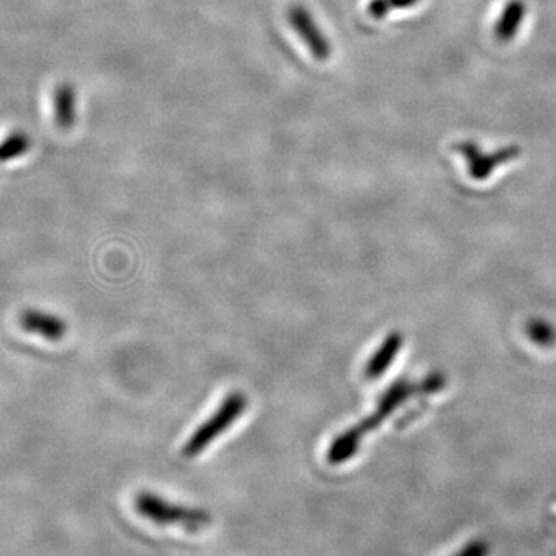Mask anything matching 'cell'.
I'll return each mask as SVG.
<instances>
[{"instance_id":"1","label":"cell","mask_w":556,"mask_h":556,"mask_svg":"<svg viewBox=\"0 0 556 556\" xmlns=\"http://www.w3.org/2000/svg\"><path fill=\"white\" fill-rule=\"evenodd\" d=\"M135 509L139 515L156 526H177L197 533L212 524V515L204 509L181 506L152 492H139L135 496Z\"/></svg>"},{"instance_id":"2","label":"cell","mask_w":556,"mask_h":556,"mask_svg":"<svg viewBox=\"0 0 556 556\" xmlns=\"http://www.w3.org/2000/svg\"><path fill=\"white\" fill-rule=\"evenodd\" d=\"M246 407H248V399L245 394L240 391L228 394V397L215 411L214 416L209 417L204 424H201L190 436L189 441L184 444L183 456L195 458L203 453L218 436H221L224 431L237 422L238 417L245 413Z\"/></svg>"},{"instance_id":"3","label":"cell","mask_w":556,"mask_h":556,"mask_svg":"<svg viewBox=\"0 0 556 556\" xmlns=\"http://www.w3.org/2000/svg\"><path fill=\"white\" fill-rule=\"evenodd\" d=\"M402 396H404V387L397 385V387L391 388V390L385 394L382 402H380L379 408H377L374 416H371L370 419L362 422V424L357 425V427L339 434V436L334 439L331 447H329L328 455H326L329 464L339 465L343 464V462L350 461V459L356 455V451L359 450L360 439H362L365 431L373 430L380 422L384 421L385 417L391 413V410L401 402Z\"/></svg>"},{"instance_id":"4","label":"cell","mask_w":556,"mask_h":556,"mask_svg":"<svg viewBox=\"0 0 556 556\" xmlns=\"http://www.w3.org/2000/svg\"><path fill=\"white\" fill-rule=\"evenodd\" d=\"M458 150L464 155L470 175L476 180H484L496 167L509 163V161L515 160L516 156L521 155V149L516 146L502 147L496 152L484 153L479 149L478 144L472 143V141H464L459 144Z\"/></svg>"},{"instance_id":"5","label":"cell","mask_w":556,"mask_h":556,"mask_svg":"<svg viewBox=\"0 0 556 556\" xmlns=\"http://www.w3.org/2000/svg\"><path fill=\"white\" fill-rule=\"evenodd\" d=\"M19 322H21L22 329L27 333L50 340V342H58V340L64 339L65 334H67V323L59 319L58 316L48 314V312L27 309V311L22 312Z\"/></svg>"},{"instance_id":"6","label":"cell","mask_w":556,"mask_h":556,"mask_svg":"<svg viewBox=\"0 0 556 556\" xmlns=\"http://www.w3.org/2000/svg\"><path fill=\"white\" fill-rule=\"evenodd\" d=\"M526 11V4L523 0H510L496 22L495 30H493L495 38L499 42L512 41L523 24Z\"/></svg>"},{"instance_id":"7","label":"cell","mask_w":556,"mask_h":556,"mask_svg":"<svg viewBox=\"0 0 556 556\" xmlns=\"http://www.w3.org/2000/svg\"><path fill=\"white\" fill-rule=\"evenodd\" d=\"M399 348H401V337L394 336V334L388 337L384 345L380 346L379 351L367 363V368H365L367 379H377V377L382 376L390 367Z\"/></svg>"},{"instance_id":"8","label":"cell","mask_w":556,"mask_h":556,"mask_svg":"<svg viewBox=\"0 0 556 556\" xmlns=\"http://www.w3.org/2000/svg\"><path fill=\"white\" fill-rule=\"evenodd\" d=\"M419 0H373L368 11L374 19H382L387 16L391 10H402V8H410L416 5Z\"/></svg>"},{"instance_id":"9","label":"cell","mask_w":556,"mask_h":556,"mask_svg":"<svg viewBox=\"0 0 556 556\" xmlns=\"http://www.w3.org/2000/svg\"><path fill=\"white\" fill-rule=\"evenodd\" d=\"M73 92L70 89H61L56 96V113H58L59 123L61 126H70V121L75 113L73 110Z\"/></svg>"},{"instance_id":"10","label":"cell","mask_w":556,"mask_h":556,"mask_svg":"<svg viewBox=\"0 0 556 556\" xmlns=\"http://www.w3.org/2000/svg\"><path fill=\"white\" fill-rule=\"evenodd\" d=\"M27 150V136H14V138L8 139L5 146L0 149V160H10V158H16V156L22 155V153L27 152Z\"/></svg>"},{"instance_id":"11","label":"cell","mask_w":556,"mask_h":556,"mask_svg":"<svg viewBox=\"0 0 556 556\" xmlns=\"http://www.w3.org/2000/svg\"><path fill=\"white\" fill-rule=\"evenodd\" d=\"M451 556H490V547L485 541L475 540L465 544L461 550Z\"/></svg>"}]
</instances>
